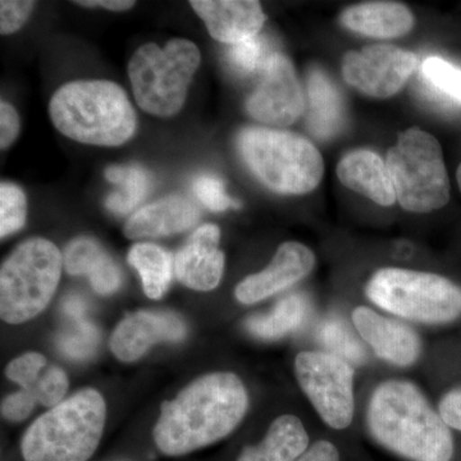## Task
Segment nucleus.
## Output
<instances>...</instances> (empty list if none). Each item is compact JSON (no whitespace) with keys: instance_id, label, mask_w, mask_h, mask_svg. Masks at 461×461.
Segmentation results:
<instances>
[{"instance_id":"obj_30","label":"nucleus","mask_w":461,"mask_h":461,"mask_svg":"<svg viewBox=\"0 0 461 461\" xmlns=\"http://www.w3.org/2000/svg\"><path fill=\"white\" fill-rule=\"evenodd\" d=\"M27 202L25 194L11 182L0 185V236L7 238L25 226Z\"/></svg>"},{"instance_id":"obj_24","label":"nucleus","mask_w":461,"mask_h":461,"mask_svg":"<svg viewBox=\"0 0 461 461\" xmlns=\"http://www.w3.org/2000/svg\"><path fill=\"white\" fill-rule=\"evenodd\" d=\"M309 314V302L302 294H294L282 299L271 313L253 315L245 321L251 335L262 339L284 338L299 329Z\"/></svg>"},{"instance_id":"obj_20","label":"nucleus","mask_w":461,"mask_h":461,"mask_svg":"<svg viewBox=\"0 0 461 461\" xmlns=\"http://www.w3.org/2000/svg\"><path fill=\"white\" fill-rule=\"evenodd\" d=\"M63 267L71 276H86L99 295H112L122 285V273L96 240H72L63 253Z\"/></svg>"},{"instance_id":"obj_2","label":"nucleus","mask_w":461,"mask_h":461,"mask_svg":"<svg viewBox=\"0 0 461 461\" xmlns=\"http://www.w3.org/2000/svg\"><path fill=\"white\" fill-rule=\"evenodd\" d=\"M366 423L379 445L405 459H453L450 429L411 382L393 379L379 384L369 402Z\"/></svg>"},{"instance_id":"obj_38","label":"nucleus","mask_w":461,"mask_h":461,"mask_svg":"<svg viewBox=\"0 0 461 461\" xmlns=\"http://www.w3.org/2000/svg\"><path fill=\"white\" fill-rule=\"evenodd\" d=\"M76 5H85V7H103L109 11L121 12L127 11L135 5V2L129 0H85V2H76Z\"/></svg>"},{"instance_id":"obj_16","label":"nucleus","mask_w":461,"mask_h":461,"mask_svg":"<svg viewBox=\"0 0 461 461\" xmlns=\"http://www.w3.org/2000/svg\"><path fill=\"white\" fill-rule=\"evenodd\" d=\"M353 321L364 341L371 345L381 359L395 366H409L420 357V336L402 321L382 317L366 306L355 309Z\"/></svg>"},{"instance_id":"obj_31","label":"nucleus","mask_w":461,"mask_h":461,"mask_svg":"<svg viewBox=\"0 0 461 461\" xmlns=\"http://www.w3.org/2000/svg\"><path fill=\"white\" fill-rule=\"evenodd\" d=\"M99 342V332L95 326L80 321L75 329L60 336L58 346L67 357L85 359L95 351Z\"/></svg>"},{"instance_id":"obj_15","label":"nucleus","mask_w":461,"mask_h":461,"mask_svg":"<svg viewBox=\"0 0 461 461\" xmlns=\"http://www.w3.org/2000/svg\"><path fill=\"white\" fill-rule=\"evenodd\" d=\"M221 230L215 224L199 227L176 254L175 272L185 286L211 291L218 286L224 269L220 250Z\"/></svg>"},{"instance_id":"obj_23","label":"nucleus","mask_w":461,"mask_h":461,"mask_svg":"<svg viewBox=\"0 0 461 461\" xmlns=\"http://www.w3.org/2000/svg\"><path fill=\"white\" fill-rule=\"evenodd\" d=\"M308 123L317 138L330 139L344 126V102L338 87L321 69H312L308 77Z\"/></svg>"},{"instance_id":"obj_40","label":"nucleus","mask_w":461,"mask_h":461,"mask_svg":"<svg viewBox=\"0 0 461 461\" xmlns=\"http://www.w3.org/2000/svg\"><path fill=\"white\" fill-rule=\"evenodd\" d=\"M456 177H457V184H459V187L461 190V165L459 167V169H457Z\"/></svg>"},{"instance_id":"obj_26","label":"nucleus","mask_w":461,"mask_h":461,"mask_svg":"<svg viewBox=\"0 0 461 461\" xmlns=\"http://www.w3.org/2000/svg\"><path fill=\"white\" fill-rule=\"evenodd\" d=\"M105 176L121 191L108 196L107 208L115 214H127L147 198L151 189V177L139 166L109 167Z\"/></svg>"},{"instance_id":"obj_6","label":"nucleus","mask_w":461,"mask_h":461,"mask_svg":"<svg viewBox=\"0 0 461 461\" xmlns=\"http://www.w3.org/2000/svg\"><path fill=\"white\" fill-rule=\"evenodd\" d=\"M200 60L198 47L186 39H173L163 48L157 44L139 48L129 63L130 81L139 107L157 117L177 114L184 107Z\"/></svg>"},{"instance_id":"obj_39","label":"nucleus","mask_w":461,"mask_h":461,"mask_svg":"<svg viewBox=\"0 0 461 461\" xmlns=\"http://www.w3.org/2000/svg\"><path fill=\"white\" fill-rule=\"evenodd\" d=\"M63 309L68 317L74 318L75 321H83L85 313H86V303L81 296L69 295L63 302Z\"/></svg>"},{"instance_id":"obj_28","label":"nucleus","mask_w":461,"mask_h":461,"mask_svg":"<svg viewBox=\"0 0 461 461\" xmlns=\"http://www.w3.org/2000/svg\"><path fill=\"white\" fill-rule=\"evenodd\" d=\"M421 75L436 95L461 105V69L439 57H429L421 63Z\"/></svg>"},{"instance_id":"obj_22","label":"nucleus","mask_w":461,"mask_h":461,"mask_svg":"<svg viewBox=\"0 0 461 461\" xmlns=\"http://www.w3.org/2000/svg\"><path fill=\"white\" fill-rule=\"evenodd\" d=\"M308 448L309 436L302 420L295 415H281L263 441L245 447L238 461H297Z\"/></svg>"},{"instance_id":"obj_13","label":"nucleus","mask_w":461,"mask_h":461,"mask_svg":"<svg viewBox=\"0 0 461 461\" xmlns=\"http://www.w3.org/2000/svg\"><path fill=\"white\" fill-rule=\"evenodd\" d=\"M184 320L171 312L140 311L126 315L112 333V353L122 362H135L151 346L180 341L186 336Z\"/></svg>"},{"instance_id":"obj_29","label":"nucleus","mask_w":461,"mask_h":461,"mask_svg":"<svg viewBox=\"0 0 461 461\" xmlns=\"http://www.w3.org/2000/svg\"><path fill=\"white\" fill-rule=\"evenodd\" d=\"M273 54L267 39L257 35L230 45L227 50V62L236 74L248 76L259 69L263 71Z\"/></svg>"},{"instance_id":"obj_12","label":"nucleus","mask_w":461,"mask_h":461,"mask_svg":"<svg viewBox=\"0 0 461 461\" xmlns=\"http://www.w3.org/2000/svg\"><path fill=\"white\" fill-rule=\"evenodd\" d=\"M304 108V94L293 65L282 54H273L259 86L248 99L249 114L267 126L286 127L299 120Z\"/></svg>"},{"instance_id":"obj_14","label":"nucleus","mask_w":461,"mask_h":461,"mask_svg":"<svg viewBox=\"0 0 461 461\" xmlns=\"http://www.w3.org/2000/svg\"><path fill=\"white\" fill-rule=\"evenodd\" d=\"M314 266L315 256L311 249L300 242H285L266 269L240 282L236 299L242 304H256L303 280Z\"/></svg>"},{"instance_id":"obj_7","label":"nucleus","mask_w":461,"mask_h":461,"mask_svg":"<svg viewBox=\"0 0 461 461\" xmlns=\"http://www.w3.org/2000/svg\"><path fill=\"white\" fill-rule=\"evenodd\" d=\"M63 254L47 239L21 242L0 269V315L21 324L41 314L56 293Z\"/></svg>"},{"instance_id":"obj_32","label":"nucleus","mask_w":461,"mask_h":461,"mask_svg":"<svg viewBox=\"0 0 461 461\" xmlns=\"http://www.w3.org/2000/svg\"><path fill=\"white\" fill-rule=\"evenodd\" d=\"M194 193L206 208L213 212H223L238 206V203L227 195L223 182L212 175H203L194 182Z\"/></svg>"},{"instance_id":"obj_17","label":"nucleus","mask_w":461,"mask_h":461,"mask_svg":"<svg viewBox=\"0 0 461 461\" xmlns=\"http://www.w3.org/2000/svg\"><path fill=\"white\" fill-rule=\"evenodd\" d=\"M190 5L204 21L212 38L224 44L254 38L266 21L262 5L254 0H193Z\"/></svg>"},{"instance_id":"obj_37","label":"nucleus","mask_w":461,"mask_h":461,"mask_svg":"<svg viewBox=\"0 0 461 461\" xmlns=\"http://www.w3.org/2000/svg\"><path fill=\"white\" fill-rule=\"evenodd\" d=\"M297 461H339V453L330 441H317Z\"/></svg>"},{"instance_id":"obj_5","label":"nucleus","mask_w":461,"mask_h":461,"mask_svg":"<svg viewBox=\"0 0 461 461\" xmlns=\"http://www.w3.org/2000/svg\"><path fill=\"white\" fill-rule=\"evenodd\" d=\"M239 149L258 180L275 193H311L323 177L320 151L296 133L251 127L240 133Z\"/></svg>"},{"instance_id":"obj_4","label":"nucleus","mask_w":461,"mask_h":461,"mask_svg":"<svg viewBox=\"0 0 461 461\" xmlns=\"http://www.w3.org/2000/svg\"><path fill=\"white\" fill-rule=\"evenodd\" d=\"M107 406L94 388H84L38 418L23 438L25 461H87L104 430Z\"/></svg>"},{"instance_id":"obj_1","label":"nucleus","mask_w":461,"mask_h":461,"mask_svg":"<svg viewBox=\"0 0 461 461\" xmlns=\"http://www.w3.org/2000/svg\"><path fill=\"white\" fill-rule=\"evenodd\" d=\"M247 388L230 372L211 373L191 382L176 399L165 402L154 427L157 447L182 456L230 435L247 414Z\"/></svg>"},{"instance_id":"obj_9","label":"nucleus","mask_w":461,"mask_h":461,"mask_svg":"<svg viewBox=\"0 0 461 461\" xmlns=\"http://www.w3.org/2000/svg\"><path fill=\"white\" fill-rule=\"evenodd\" d=\"M386 165L397 202L405 211L429 213L447 204L450 182L435 136L420 129L402 132L388 151Z\"/></svg>"},{"instance_id":"obj_10","label":"nucleus","mask_w":461,"mask_h":461,"mask_svg":"<svg viewBox=\"0 0 461 461\" xmlns=\"http://www.w3.org/2000/svg\"><path fill=\"white\" fill-rule=\"evenodd\" d=\"M300 387L321 420L335 429L350 426L354 417V369L330 353L303 351L295 359Z\"/></svg>"},{"instance_id":"obj_3","label":"nucleus","mask_w":461,"mask_h":461,"mask_svg":"<svg viewBox=\"0 0 461 461\" xmlns=\"http://www.w3.org/2000/svg\"><path fill=\"white\" fill-rule=\"evenodd\" d=\"M50 114L67 138L98 147H120L135 135L138 126L122 87L107 80L63 85L50 100Z\"/></svg>"},{"instance_id":"obj_35","label":"nucleus","mask_w":461,"mask_h":461,"mask_svg":"<svg viewBox=\"0 0 461 461\" xmlns=\"http://www.w3.org/2000/svg\"><path fill=\"white\" fill-rule=\"evenodd\" d=\"M20 132V117L9 103H0V147L7 149L14 144Z\"/></svg>"},{"instance_id":"obj_8","label":"nucleus","mask_w":461,"mask_h":461,"mask_svg":"<svg viewBox=\"0 0 461 461\" xmlns=\"http://www.w3.org/2000/svg\"><path fill=\"white\" fill-rule=\"evenodd\" d=\"M366 294L379 308L405 320L437 324L461 317V287L435 273L379 269Z\"/></svg>"},{"instance_id":"obj_21","label":"nucleus","mask_w":461,"mask_h":461,"mask_svg":"<svg viewBox=\"0 0 461 461\" xmlns=\"http://www.w3.org/2000/svg\"><path fill=\"white\" fill-rule=\"evenodd\" d=\"M348 29L371 38H399L411 32L414 17L408 7L395 2H369L346 9L341 16Z\"/></svg>"},{"instance_id":"obj_18","label":"nucleus","mask_w":461,"mask_h":461,"mask_svg":"<svg viewBox=\"0 0 461 461\" xmlns=\"http://www.w3.org/2000/svg\"><path fill=\"white\" fill-rule=\"evenodd\" d=\"M198 206L181 195H171L136 212L124 226V236L131 240L160 238L189 230L198 222Z\"/></svg>"},{"instance_id":"obj_36","label":"nucleus","mask_w":461,"mask_h":461,"mask_svg":"<svg viewBox=\"0 0 461 461\" xmlns=\"http://www.w3.org/2000/svg\"><path fill=\"white\" fill-rule=\"evenodd\" d=\"M438 409L445 423L461 432V388L446 393L439 402Z\"/></svg>"},{"instance_id":"obj_27","label":"nucleus","mask_w":461,"mask_h":461,"mask_svg":"<svg viewBox=\"0 0 461 461\" xmlns=\"http://www.w3.org/2000/svg\"><path fill=\"white\" fill-rule=\"evenodd\" d=\"M318 339L326 346L330 354L341 357L348 363L362 364L366 360V348L344 321L338 318H330L321 321L318 327Z\"/></svg>"},{"instance_id":"obj_25","label":"nucleus","mask_w":461,"mask_h":461,"mask_svg":"<svg viewBox=\"0 0 461 461\" xmlns=\"http://www.w3.org/2000/svg\"><path fill=\"white\" fill-rule=\"evenodd\" d=\"M127 259L140 275L148 297L158 300L165 295L172 280V259L165 249L140 242L130 249Z\"/></svg>"},{"instance_id":"obj_11","label":"nucleus","mask_w":461,"mask_h":461,"mask_svg":"<svg viewBox=\"0 0 461 461\" xmlns=\"http://www.w3.org/2000/svg\"><path fill=\"white\" fill-rule=\"evenodd\" d=\"M418 57L393 45H373L348 51L342 63L346 83L373 98H390L418 67Z\"/></svg>"},{"instance_id":"obj_34","label":"nucleus","mask_w":461,"mask_h":461,"mask_svg":"<svg viewBox=\"0 0 461 461\" xmlns=\"http://www.w3.org/2000/svg\"><path fill=\"white\" fill-rule=\"evenodd\" d=\"M35 8V2L29 0H2L0 2V32L11 35L18 32Z\"/></svg>"},{"instance_id":"obj_33","label":"nucleus","mask_w":461,"mask_h":461,"mask_svg":"<svg viewBox=\"0 0 461 461\" xmlns=\"http://www.w3.org/2000/svg\"><path fill=\"white\" fill-rule=\"evenodd\" d=\"M47 366L48 363L44 355L26 353L8 364L5 375L14 384H20L21 388H23L35 384Z\"/></svg>"},{"instance_id":"obj_19","label":"nucleus","mask_w":461,"mask_h":461,"mask_svg":"<svg viewBox=\"0 0 461 461\" xmlns=\"http://www.w3.org/2000/svg\"><path fill=\"white\" fill-rule=\"evenodd\" d=\"M339 181L382 206L396 202L395 187L387 165L371 150H355L339 163Z\"/></svg>"}]
</instances>
